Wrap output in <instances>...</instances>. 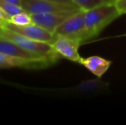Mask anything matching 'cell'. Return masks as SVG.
Segmentation results:
<instances>
[{"label": "cell", "mask_w": 126, "mask_h": 125, "mask_svg": "<svg viewBox=\"0 0 126 125\" xmlns=\"http://www.w3.org/2000/svg\"><path fill=\"white\" fill-rule=\"evenodd\" d=\"M121 15L114 3L101 5L84 11L88 39L89 40L97 36L106 26Z\"/></svg>", "instance_id": "cell-1"}, {"label": "cell", "mask_w": 126, "mask_h": 125, "mask_svg": "<svg viewBox=\"0 0 126 125\" xmlns=\"http://www.w3.org/2000/svg\"><path fill=\"white\" fill-rule=\"evenodd\" d=\"M0 36L11 40L12 42H14L17 45L28 51V52L48 57V58L54 60L55 62L59 57L53 50L51 43L32 40V39L25 37L22 34H19V33H15L13 31H10L7 28H0Z\"/></svg>", "instance_id": "cell-2"}, {"label": "cell", "mask_w": 126, "mask_h": 125, "mask_svg": "<svg viewBox=\"0 0 126 125\" xmlns=\"http://www.w3.org/2000/svg\"><path fill=\"white\" fill-rule=\"evenodd\" d=\"M56 35L73 39L80 42L88 40L85 24L84 10H80L65 20L55 31Z\"/></svg>", "instance_id": "cell-3"}, {"label": "cell", "mask_w": 126, "mask_h": 125, "mask_svg": "<svg viewBox=\"0 0 126 125\" xmlns=\"http://www.w3.org/2000/svg\"><path fill=\"white\" fill-rule=\"evenodd\" d=\"M22 7L24 11L28 12L30 15L80 10L79 7L76 4L56 3L47 0H22Z\"/></svg>", "instance_id": "cell-4"}, {"label": "cell", "mask_w": 126, "mask_h": 125, "mask_svg": "<svg viewBox=\"0 0 126 125\" xmlns=\"http://www.w3.org/2000/svg\"><path fill=\"white\" fill-rule=\"evenodd\" d=\"M0 28H7L10 31H13L15 33H19V34H22L25 37L32 39V40L47 42V43L51 44H52L57 38V35L55 33L46 30L45 28L34 23L26 26H18L15 25L10 22H6Z\"/></svg>", "instance_id": "cell-5"}, {"label": "cell", "mask_w": 126, "mask_h": 125, "mask_svg": "<svg viewBox=\"0 0 126 125\" xmlns=\"http://www.w3.org/2000/svg\"><path fill=\"white\" fill-rule=\"evenodd\" d=\"M81 10H74L63 12H54V13L38 14L31 15L33 23L45 28L46 30L55 33V31L59 25H61L65 20Z\"/></svg>", "instance_id": "cell-6"}, {"label": "cell", "mask_w": 126, "mask_h": 125, "mask_svg": "<svg viewBox=\"0 0 126 125\" xmlns=\"http://www.w3.org/2000/svg\"><path fill=\"white\" fill-rule=\"evenodd\" d=\"M81 43V42L73 39L57 35L56 40L51 45L53 50L59 57L80 63L81 57L78 52V49Z\"/></svg>", "instance_id": "cell-7"}, {"label": "cell", "mask_w": 126, "mask_h": 125, "mask_svg": "<svg viewBox=\"0 0 126 125\" xmlns=\"http://www.w3.org/2000/svg\"><path fill=\"white\" fill-rule=\"evenodd\" d=\"M0 52L8 54L14 57H22V58L29 59V60H35V61H40V62L47 63L48 64L55 63L54 60L50 59L48 57H43V56L38 55V54L33 53L31 52L25 50L22 48L21 46L17 45L11 40L5 39L3 37L0 36Z\"/></svg>", "instance_id": "cell-8"}, {"label": "cell", "mask_w": 126, "mask_h": 125, "mask_svg": "<svg viewBox=\"0 0 126 125\" xmlns=\"http://www.w3.org/2000/svg\"><path fill=\"white\" fill-rule=\"evenodd\" d=\"M48 65L47 63L29 60L0 52V68H32Z\"/></svg>", "instance_id": "cell-9"}, {"label": "cell", "mask_w": 126, "mask_h": 125, "mask_svg": "<svg viewBox=\"0 0 126 125\" xmlns=\"http://www.w3.org/2000/svg\"><path fill=\"white\" fill-rule=\"evenodd\" d=\"M80 64L83 65L95 76L100 78L108 70L111 64V62L99 56H91L86 58L81 57Z\"/></svg>", "instance_id": "cell-10"}, {"label": "cell", "mask_w": 126, "mask_h": 125, "mask_svg": "<svg viewBox=\"0 0 126 125\" xmlns=\"http://www.w3.org/2000/svg\"><path fill=\"white\" fill-rule=\"evenodd\" d=\"M108 85L105 82H101L100 78L94 79V80H88L82 82L78 87V90L80 92L85 93L88 94H98L100 92H104L106 90Z\"/></svg>", "instance_id": "cell-11"}, {"label": "cell", "mask_w": 126, "mask_h": 125, "mask_svg": "<svg viewBox=\"0 0 126 125\" xmlns=\"http://www.w3.org/2000/svg\"><path fill=\"white\" fill-rule=\"evenodd\" d=\"M77 7L81 10H88L108 3H113L116 0H72Z\"/></svg>", "instance_id": "cell-12"}, {"label": "cell", "mask_w": 126, "mask_h": 125, "mask_svg": "<svg viewBox=\"0 0 126 125\" xmlns=\"http://www.w3.org/2000/svg\"><path fill=\"white\" fill-rule=\"evenodd\" d=\"M9 22L18 26H26L33 23L31 15L28 14V12L24 11V10L22 12H21V13L11 16L10 18V20H9Z\"/></svg>", "instance_id": "cell-13"}, {"label": "cell", "mask_w": 126, "mask_h": 125, "mask_svg": "<svg viewBox=\"0 0 126 125\" xmlns=\"http://www.w3.org/2000/svg\"><path fill=\"white\" fill-rule=\"evenodd\" d=\"M0 8L3 10V11L10 18L11 16H13V15H16V14L21 13V12H22L24 10L22 6H18V5L8 3L6 1H3V0H0Z\"/></svg>", "instance_id": "cell-14"}, {"label": "cell", "mask_w": 126, "mask_h": 125, "mask_svg": "<svg viewBox=\"0 0 126 125\" xmlns=\"http://www.w3.org/2000/svg\"><path fill=\"white\" fill-rule=\"evenodd\" d=\"M114 4L122 15L126 14V0H116Z\"/></svg>", "instance_id": "cell-15"}, {"label": "cell", "mask_w": 126, "mask_h": 125, "mask_svg": "<svg viewBox=\"0 0 126 125\" xmlns=\"http://www.w3.org/2000/svg\"><path fill=\"white\" fill-rule=\"evenodd\" d=\"M9 20H10V17H9L8 15L3 11V10L0 8V27L3 26L6 22H9Z\"/></svg>", "instance_id": "cell-16"}, {"label": "cell", "mask_w": 126, "mask_h": 125, "mask_svg": "<svg viewBox=\"0 0 126 125\" xmlns=\"http://www.w3.org/2000/svg\"><path fill=\"white\" fill-rule=\"evenodd\" d=\"M51 2H56V3H67V4H75L72 0H47Z\"/></svg>", "instance_id": "cell-17"}, {"label": "cell", "mask_w": 126, "mask_h": 125, "mask_svg": "<svg viewBox=\"0 0 126 125\" xmlns=\"http://www.w3.org/2000/svg\"><path fill=\"white\" fill-rule=\"evenodd\" d=\"M3 1H6L8 3L18 5V6H22V0H3Z\"/></svg>", "instance_id": "cell-18"}]
</instances>
